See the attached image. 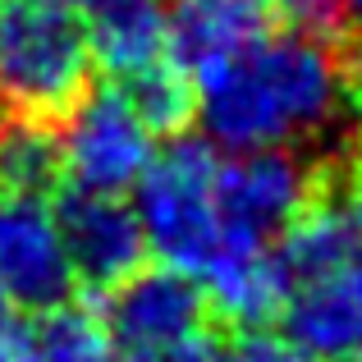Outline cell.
Returning a JSON list of instances; mask_svg holds the SVG:
<instances>
[{
	"label": "cell",
	"instance_id": "1",
	"mask_svg": "<svg viewBox=\"0 0 362 362\" xmlns=\"http://www.w3.org/2000/svg\"><path fill=\"white\" fill-rule=\"evenodd\" d=\"M197 124L206 142L225 151L308 147L358 129L354 60L335 33L321 28H275L247 55L197 78Z\"/></svg>",
	"mask_w": 362,
	"mask_h": 362
},
{
	"label": "cell",
	"instance_id": "2",
	"mask_svg": "<svg viewBox=\"0 0 362 362\" xmlns=\"http://www.w3.org/2000/svg\"><path fill=\"white\" fill-rule=\"evenodd\" d=\"M284 339L317 362H362V142L326 156L312 206L275 243Z\"/></svg>",
	"mask_w": 362,
	"mask_h": 362
},
{
	"label": "cell",
	"instance_id": "3",
	"mask_svg": "<svg viewBox=\"0 0 362 362\" xmlns=\"http://www.w3.org/2000/svg\"><path fill=\"white\" fill-rule=\"evenodd\" d=\"M133 211L147 234V252H156L170 271L193 275L202 289L234 266L271 252V247L234 243L225 234L221 156L206 138H170V147L156 151L147 175L138 179Z\"/></svg>",
	"mask_w": 362,
	"mask_h": 362
},
{
	"label": "cell",
	"instance_id": "4",
	"mask_svg": "<svg viewBox=\"0 0 362 362\" xmlns=\"http://www.w3.org/2000/svg\"><path fill=\"white\" fill-rule=\"evenodd\" d=\"M92 92V46L83 18L51 0L0 5V110L60 124Z\"/></svg>",
	"mask_w": 362,
	"mask_h": 362
},
{
	"label": "cell",
	"instance_id": "5",
	"mask_svg": "<svg viewBox=\"0 0 362 362\" xmlns=\"http://www.w3.org/2000/svg\"><path fill=\"white\" fill-rule=\"evenodd\" d=\"M326 175V156L298 147L230 151L221 160V216L225 234L247 247H275L280 234L312 206Z\"/></svg>",
	"mask_w": 362,
	"mask_h": 362
},
{
	"label": "cell",
	"instance_id": "6",
	"mask_svg": "<svg viewBox=\"0 0 362 362\" xmlns=\"http://www.w3.org/2000/svg\"><path fill=\"white\" fill-rule=\"evenodd\" d=\"M60 138V170L78 193H110L124 197L129 188H138V179L147 175L151 138L156 133L142 124L133 110V101L124 97V88H97L64 115Z\"/></svg>",
	"mask_w": 362,
	"mask_h": 362
},
{
	"label": "cell",
	"instance_id": "7",
	"mask_svg": "<svg viewBox=\"0 0 362 362\" xmlns=\"http://www.w3.org/2000/svg\"><path fill=\"white\" fill-rule=\"evenodd\" d=\"M97 317L106 326L115 354L124 358L184 344V339L216 326L202 284L184 271H170V266H142L138 275L115 284Z\"/></svg>",
	"mask_w": 362,
	"mask_h": 362
},
{
	"label": "cell",
	"instance_id": "8",
	"mask_svg": "<svg viewBox=\"0 0 362 362\" xmlns=\"http://www.w3.org/2000/svg\"><path fill=\"white\" fill-rule=\"evenodd\" d=\"M55 225H60L64 252L74 266V284L110 293L147 266V234L124 197L69 188L55 206Z\"/></svg>",
	"mask_w": 362,
	"mask_h": 362
},
{
	"label": "cell",
	"instance_id": "9",
	"mask_svg": "<svg viewBox=\"0 0 362 362\" xmlns=\"http://www.w3.org/2000/svg\"><path fill=\"white\" fill-rule=\"evenodd\" d=\"M0 284L28 312L69 303L74 266L46 197H0Z\"/></svg>",
	"mask_w": 362,
	"mask_h": 362
},
{
	"label": "cell",
	"instance_id": "10",
	"mask_svg": "<svg viewBox=\"0 0 362 362\" xmlns=\"http://www.w3.org/2000/svg\"><path fill=\"white\" fill-rule=\"evenodd\" d=\"M280 28L275 0H170V60L206 78Z\"/></svg>",
	"mask_w": 362,
	"mask_h": 362
},
{
	"label": "cell",
	"instance_id": "11",
	"mask_svg": "<svg viewBox=\"0 0 362 362\" xmlns=\"http://www.w3.org/2000/svg\"><path fill=\"white\" fill-rule=\"evenodd\" d=\"M83 33L92 60L124 83L170 55V0H92Z\"/></svg>",
	"mask_w": 362,
	"mask_h": 362
},
{
	"label": "cell",
	"instance_id": "12",
	"mask_svg": "<svg viewBox=\"0 0 362 362\" xmlns=\"http://www.w3.org/2000/svg\"><path fill=\"white\" fill-rule=\"evenodd\" d=\"M9 362H119V354L97 312L60 303V308L33 312V321L14 330Z\"/></svg>",
	"mask_w": 362,
	"mask_h": 362
},
{
	"label": "cell",
	"instance_id": "13",
	"mask_svg": "<svg viewBox=\"0 0 362 362\" xmlns=\"http://www.w3.org/2000/svg\"><path fill=\"white\" fill-rule=\"evenodd\" d=\"M64 179L60 138L51 124L5 119L0 124V188L14 197H46Z\"/></svg>",
	"mask_w": 362,
	"mask_h": 362
},
{
	"label": "cell",
	"instance_id": "14",
	"mask_svg": "<svg viewBox=\"0 0 362 362\" xmlns=\"http://www.w3.org/2000/svg\"><path fill=\"white\" fill-rule=\"evenodd\" d=\"M119 88L156 138H184V129L197 119V83L170 55L160 64H151V69L124 78Z\"/></svg>",
	"mask_w": 362,
	"mask_h": 362
},
{
	"label": "cell",
	"instance_id": "15",
	"mask_svg": "<svg viewBox=\"0 0 362 362\" xmlns=\"http://www.w3.org/2000/svg\"><path fill=\"white\" fill-rule=\"evenodd\" d=\"M225 362H317L312 354H303L293 339L284 335H266V330H247L239 344L225 349Z\"/></svg>",
	"mask_w": 362,
	"mask_h": 362
},
{
	"label": "cell",
	"instance_id": "16",
	"mask_svg": "<svg viewBox=\"0 0 362 362\" xmlns=\"http://www.w3.org/2000/svg\"><path fill=\"white\" fill-rule=\"evenodd\" d=\"M124 362H225V344L216 339V330H202V335L184 339V344L156 349V354H138V358H124Z\"/></svg>",
	"mask_w": 362,
	"mask_h": 362
},
{
	"label": "cell",
	"instance_id": "17",
	"mask_svg": "<svg viewBox=\"0 0 362 362\" xmlns=\"http://www.w3.org/2000/svg\"><path fill=\"white\" fill-rule=\"evenodd\" d=\"M275 9L298 28H321V33L339 28V0H275Z\"/></svg>",
	"mask_w": 362,
	"mask_h": 362
},
{
	"label": "cell",
	"instance_id": "18",
	"mask_svg": "<svg viewBox=\"0 0 362 362\" xmlns=\"http://www.w3.org/2000/svg\"><path fill=\"white\" fill-rule=\"evenodd\" d=\"M9 293H5V284H0V362H9V339H14V317H9Z\"/></svg>",
	"mask_w": 362,
	"mask_h": 362
},
{
	"label": "cell",
	"instance_id": "19",
	"mask_svg": "<svg viewBox=\"0 0 362 362\" xmlns=\"http://www.w3.org/2000/svg\"><path fill=\"white\" fill-rule=\"evenodd\" d=\"M339 23H349V28L362 33V0H339Z\"/></svg>",
	"mask_w": 362,
	"mask_h": 362
},
{
	"label": "cell",
	"instance_id": "20",
	"mask_svg": "<svg viewBox=\"0 0 362 362\" xmlns=\"http://www.w3.org/2000/svg\"><path fill=\"white\" fill-rule=\"evenodd\" d=\"M349 60H354V97H358V119H362V51H354Z\"/></svg>",
	"mask_w": 362,
	"mask_h": 362
},
{
	"label": "cell",
	"instance_id": "21",
	"mask_svg": "<svg viewBox=\"0 0 362 362\" xmlns=\"http://www.w3.org/2000/svg\"><path fill=\"white\" fill-rule=\"evenodd\" d=\"M51 5H64V9H88L92 0H51Z\"/></svg>",
	"mask_w": 362,
	"mask_h": 362
},
{
	"label": "cell",
	"instance_id": "22",
	"mask_svg": "<svg viewBox=\"0 0 362 362\" xmlns=\"http://www.w3.org/2000/svg\"><path fill=\"white\" fill-rule=\"evenodd\" d=\"M0 193H5V188H0Z\"/></svg>",
	"mask_w": 362,
	"mask_h": 362
},
{
	"label": "cell",
	"instance_id": "23",
	"mask_svg": "<svg viewBox=\"0 0 362 362\" xmlns=\"http://www.w3.org/2000/svg\"><path fill=\"white\" fill-rule=\"evenodd\" d=\"M0 5H5V0H0Z\"/></svg>",
	"mask_w": 362,
	"mask_h": 362
},
{
	"label": "cell",
	"instance_id": "24",
	"mask_svg": "<svg viewBox=\"0 0 362 362\" xmlns=\"http://www.w3.org/2000/svg\"><path fill=\"white\" fill-rule=\"evenodd\" d=\"M0 124H5V119H0Z\"/></svg>",
	"mask_w": 362,
	"mask_h": 362
}]
</instances>
